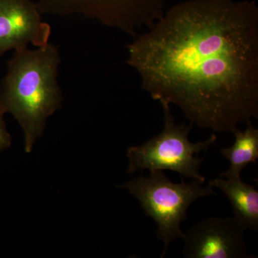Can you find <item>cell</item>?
Returning a JSON list of instances; mask_svg holds the SVG:
<instances>
[{
	"mask_svg": "<svg viewBox=\"0 0 258 258\" xmlns=\"http://www.w3.org/2000/svg\"><path fill=\"white\" fill-rule=\"evenodd\" d=\"M127 45L144 91L191 125L232 132L258 118V8L254 1L174 5Z\"/></svg>",
	"mask_w": 258,
	"mask_h": 258,
	"instance_id": "1",
	"label": "cell"
},
{
	"mask_svg": "<svg viewBox=\"0 0 258 258\" xmlns=\"http://www.w3.org/2000/svg\"><path fill=\"white\" fill-rule=\"evenodd\" d=\"M60 60L58 47L50 42L34 50L19 49L8 61L6 74L0 82V107L23 129L27 153L32 152L47 118L62 104L57 81Z\"/></svg>",
	"mask_w": 258,
	"mask_h": 258,
	"instance_id": "2",
	"label": "cell"
},
{
	"mask_svg": "<svg viewBox=\"0 0 258 258\" xmlns=\"http://www.w3.org/2000/svg\"><path fill=\"white\" fill-rule=\"evenodd\" d=\"M193 179L189 183L172 182L162 171L151 173L149 177L140 176L132 178L118 187L128 190L139 200L147 216L157 225V237L164 243L160 257L165 256L168 247L176 239L184 240L181 222L187 220L188 208L200 198L216 195L210 185Z\"/></svg>",
	"mask_w": 258,
	"mask_h": 258,
	"instance_id": "3",
	"label": "cell"
},
{
	"mask_svg": "<svg viewBox=\"0 0 258 258\" xmlns=\"http://www.w3.org/2000/svg\"><path fill=\"white\" fill-rule=\"evenodd\" d=\"M164 114V128L159 135L139 146L127 149L128 159V174L139 170H171L187 179L204 183L205 176L200 173L203 158L197 157L201 151H208L216 142L217 137L212 134L204 142L193 144L188 137L191 125L176 124L169 105L162 103Z\"/></svg>",
	"mask_w": 258,
	"mask_h": 258,
	"instance_id": "4",
	"label": "cell"
},
{
	"mask_svg": "<svg viewBox=\"0 0 258 258\" xmlns=\"http://www.w3.org/2000/svg\"><path fill=\"white\" fill-rule=\"evenodd\" d=\"M166 0H39L42 15H79L132 37L152 28L164 13Z\"/></svg>",
	"mask_w": 258,
	"mask_h": 258,
	"instance_id": "5",
	"label": "cell"
},
{
	"mask_svg": "<svg viewBox=\"0 0 258 258\" xmlns=\"http://www.w3.org/2000/svg\"><path fill=\"white\" fill-rule=\"evenodd\" d=\"M245 227L232 217H209L185 232V258L248 257Z\"/></svg>",
	"mask_w": 258,
	"mask_h": 258,
	"instance_id": "6",
	"label": "cell"
},
{
	"mask_svg": "<svg viewBox=\"0 0 258 258\" xmlns=\"http://www.w3.org/2000/svg\"><path fill=\"white\" fill-rule=\"evenodd\" d=\"M51 27L31 0H0V57L10 50L49 43Z\"/></svg>",
	"mask_w": 258,
	"mask_h": 258,
	"instance_id": "7",
	"label": "cell"
},
{
	"mask_svg": "<svg viewBox=\"0 0 258 258\" xmlns=\"http://www.w3.org/2000/svg\"><path fill=\"white\" fill-rule=\"evenodd\" d=\"M209 185L217 187L230 200L234 218L245 227L258 230V191L253 186L240 179L217 178L209 181Z\"/></svg>",
	"mask_w": 258,
	"mask_h": 258,
	"instance_id": "8",
	"label": "cell"
},
{
	"mask_svg": "<svg viewBox=\"0 0 258 258\" xmlns=\"http://www.w3.org/2000/svg\"><path fill=\"white\" fill-rule=\"evenodd\" d=\"M246 123L247 128L244 132L235 128L231 132L235 137L233 145L220 149V153L230 163L228 169L220 174L221 177L240 179V174L244 168L258 159V129L251 120H247Z\"/></svg>",
	"mask_w": 258,
	"mask_h": 258,
	"instance_id": "9",
	"label": "cell"
},
{
	"mask_svg": "<svg viewBox=\"0 0 258 258\" xmlns=\"http://www.w3.org/2000/svg\"><path fill=\"white\" fill-rule=\"evenodd\" d=\"M5 113L0 107V152L8 149L11 146L12 138L4 119Z\"/></svg>",
	"mask_w": 258,
	"mask_h": 258,
	"instance_id": "10",
	"label": "cell"
}]
</instances>
